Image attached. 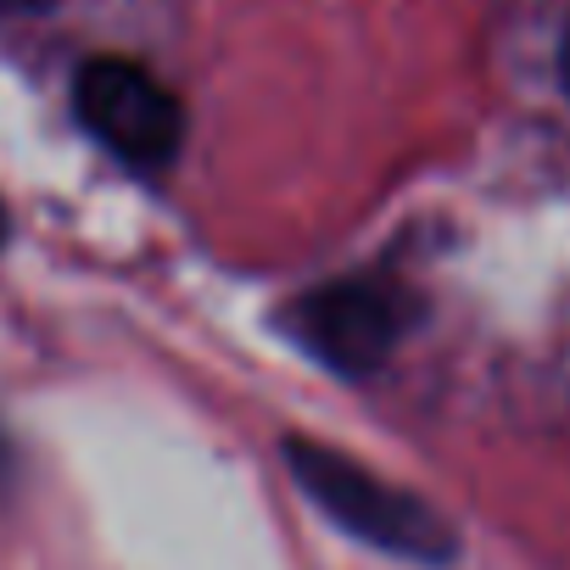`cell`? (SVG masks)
<instances>
[{
  "instance_id": "2",
  "label": "cell",
  "mask_w": 570,
  "mask_h": 570,
  "mask_svg": "<svg viewBox=\"0 0 570 570\" xmlns=\"http://www.w3.org/2000/svg\"><path fill=\"white\" fill-rule=\"evenodd\" d=\"M73 112L124 168L157 174L179 157L185 107L135 57H90L73 73Z\"/></svg>"
},
{
  "instance_id": "5",
  "label": "cell",
  "mask_w": 570,
  "mask_h": 570,
  "mask_svg": "<svg viewBox=\"0 0 570 570\" xmlns=\"http://www.w3.org/2000/svg\"><path fill=\"white\" fill-rule=\"evenodd\" d=\"M559 73H564V90H570V35H564V46H559Z\"/></svg>"
},
{
  "instance_id": "3",
  "label": "cell",
  "mask_w": 570,
  "mask_h": 570,
  "mask_svg": "<svg viewBox=\"0 0 570 570\" xmlns=\"http://www.w3.org/2000/svg\"><path fill=\"white\" fill-rule=\"evenodd\" d=\"M297 320H303V342L342 375H370L375 364H386V353L397 347L403 325H409V308L403 297L392 292L386 279H336V285H320L297 303Z\"/></svg>"
},
{
  "instance_id": "4",
  "label": "cell",
  "mask_w": 570,
  "mask_h": 570,
  "mask_svg": "<svg viewBox=\"0 0 570 570\" xmlns=\"http://www.w3.org/2000/svg\"><path fill=\"white\" fill-rule=\"evenodd\" d=\"M40 7H51V0H0V12H40Z\"/></svg>"
},
{
  "instance_id": "6",
  "label": "cell",
  "mask_w": 570,
  "mask_h": 570,
  "mask_svg": "<svg viewBox=\"0 0 570 570\" xmlns=\"http://www.w3.org/2000/svg\"><path fill=\"white\" fill-rule=\"evenodd\" d=\"M0 240H7V213H0Z\"/></svg>"
},
{
  "instance_id": "1",
  "label": "cell",
  "mask_w": 570,
  "mask_h": 570,
  "mask_svg": "<svg viewBox=\"0 0 570 570\" xmlns=\"http://www.w3.org/2000/svg\"><path fill=\"white\" fill-rule=\"evenodd\" d=\"M285 464H292L303 498H314L358 542L386 548L397 559H420V564H448L459 553L453 525L425 498L381 481L370 464L347 459L342 448L314 442V436H292V442H285Z\"/></svg>"
}]
</instances>
